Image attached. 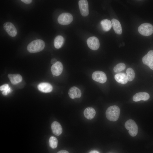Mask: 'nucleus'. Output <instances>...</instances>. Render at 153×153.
Here are the masks:
<instances>
[{
  "label": "nucleus",
  "instance_id": "obj_1",
  "mask_svg": "<svg viewBox=\"0 0 153 153\" xmlns=\"http://www.w3.org/2000/svg\"><path fill=\"white\" fill-rule=\"evenodd\" d=\"M45 45V43L43 40L37 39L30 42L27 46V49L31 53L38 52L43 50Z\"/></svg>",
  "mask_w": 153,
  "mask_h": 153
},
{
  "label": "nucleus",
  "instance_id": "obj_2",
  "mask_svg": "<svg viewBox=\"0 0 153 153\" xmlns=\"http://www.w3.org/2000/svg\"><path fill=\"white\" fill-rule=\"evenodd\" d=\"M120 113L119 107L116 105L110 106L106 111V115L107 119L112 121H115L118 119Z\"/></svg>",
  "mask_w": 153,
  "mask_h": 153
},
{
  "label": "nucleus",
  "instance_id": "obj_3",
  "mask_svg": "<svg viewBox=\"0 0 153 153\" xmlns=\"http://www.w3.org/2000/svg\"><path fill=\"white\" fill-rule=\"evenodd\" d=\"M138 31L143 36H150L153 33V26L149 23H143L139 27Z\"/></svg>",
  "mask_w": 153,
  "mask_h": 153
},
{
  "label": "nucleus",
  "instance_id": "obj_4",
  "mask_svg": "<svg viewBox=\"0 0 153 153\" xmlns=\"http://www.w3.org/2000/svg\"><path fill=\"white\" fill-rule=\"evenodd\" d=\"M125 126L126 129L129 130V134L131 136L134 137L137 135L138 126L134 120L131 119L128 120L126 122Z\"/></svg>",
  "mask_w": 153,
  "mask_h": 153
},
{
  "label": "nucleus",
  "instance_id": "obj_5",
  "mask_svg": "<svg viewBox=\"0 0 153 153\" xmlns=\"http://www.w3.org/2000/svg\"><path fill=\"white\" fill-rule=\"evenodd\" d=\"M73 19V17L71 14L69 13H63L59 16L58 21L60 24L65 25L70 24Z\"/></svg>",
  "mask_w": 153,
  "mask_h": 153
},
{
  "label": "nucleus",
  "instance_id": "obj_6",
  "mask_svg": "<svg viewBox=\"0 0 153 153\" xmlns=\"http://www.w3.org/2000/svg\"><path fill=\"white\" fill-rule=\"evenodd\" d=\"M92 77L94 81L101 83H104L107 80L106 74L101 71L94 72L92 74Z\"/></svg>",
  "mask_w": 153,
  "mask_h": 153
},
{
  "label": "nucleus",
  "instance_id": "obj_7",
  "mask_svg": "<svg viewBox=\"0 0 153 153\" xmlns=\"http://www.w3.org/2000/svg\"><path fill=\"white\" fill-rule=\"evenodd\" d=\"M3 27L5 30L10 36L13 37L17 35V30L12 23L10 22H6L4 24Z\"/></svg>",
  "mask_w": 153,
  "mask_h": 153
},
{
  "label": "nucleus",
  "instance_id": "obj_8",
  "mask_svg": "<svg viewBox=\"0 0 153 153\" xmlns=\"http://www.w3.org/2000/svg\"><path fill=\"white\" fill-rule=\"evenodd\" d=\"M143 63L153 70V50H150L142 59Z\"/></svg>",
  "mask_w": 153,
  "mask_h": 153
},
{
  "label": "nucleus",
  "instance_id": "obj_9",
  "mask_svg": "<svg viewBox=\"0 0 153 153\" xmlns=\"http://www.w3.org/2000/svg\"><path fill=\"white\" fill-rule=\"evenodd\" d=\"M87 43L88 47L93 50H97L100 46L99 39L95 37L89 38L87 40Z\"/></svg>",
  "mask_w": 153,
  "mask_h": 153
},
{
  "label": "nucleus",
  "instance_id": "obj_10",
  "mask_svg": "<svg viewBox=\"0 0 153 153\" xmlns=\"http://www.w3.org/2000/svg\"><path fill=\"white\" fill-rule=\"evenodd\" d=\"M78 5L80 14L84 16H87L89 14L88 5L87 1L80 0L78 2Z\"/></svg>",
  "mask_w": 153,
  "mask_h": 153
},
{
  "label": "nucleus",
  "instance_id": "obj_11",
  "mask_svg": "<svg viewBox=\"0 0 153 153\" xmlns=\"http://www.w3.org/2000/svg\"><path fill=\"white\" fill-rule=\"evenodd\" d=\"M63 69L61 63L57 61L55 63L53 64L51 67V71L53 75L56 76L60 75L62 73Z\"/></svg>",
  "mask_w": 153,
  "mask_h": 153
},
{
  "label": "nucleus",
  "instance_id": "obj_12",
  "mask_svg": "<svg viewBox=\"0 0 153 153\" xmlns=\"http://www.w3.org/2000/svg\"><path fill=\"white\" fill-rule=\"evenodd\" d=\"M150 98L149 94L146 92H140L136 93L133 97V99L135 102L141 100L147 101Z\"/></svg>",
  "mask_w": 153,
  "mask_h": 153
},
{
  "label": "nucleus",
  "instance_id": "obj_13",
  "mask_svg": "<svg viewBox=\"0 0 153 153\" xmlns=\"http://www.w3.org/2000/svg\"><path fill=\"white\" fill-rule=\"evenodd\" d=\"M69 97L72 99L79 98L81 96L80 90L77 87L73 86L70 88L68 92Z\"/></svg>",
  "mask_w": 153,
  "mask_h": 153
},
{
  "label": "nucleus",
  "instance_id": "obj_14",
  "mask_svg": "<svg viewBox=\"0 0 153 153\" xmlns=\"http://www.w3.org/2000/svg\"><path fill=\"white\" fill-rule=\"evenodd\" d=\"M38 89L40 91L44 93H49L52 91L53 87L51 85L46 82L40 83L37 86Z\"/></svg>",
  "mask_w": 153,
  "mask_h": 153
},
{
  "label": "nucleus",
  "instance_id": "obj_15",
  "mask_svg": "<svg viewBox=\"0 0 153 153\" xmlns=\"http://www.w3.org/2000/svg\"><path fill=\"white\" fill-rule=\"evenodd\" d=\"M51 128L53 133L55 135L59 136L62 132V128L60 124L58 122L54 121L52 123Z\"/></svg>",
  "mask_w": 153,
  "mask_h": 153
},
{
  "label": "nucleus",
  "instance_id": "obj_16",
  "mask_svg": "<svg viewBox=\"0 0 153 153\" xmlns=\"http://www.w3.org/2000/svg\"><path fill=\"white\" fill-rule=\"evenodd\" d=\"M112 26L115 33L117 34H121L122 32L121 25L117 20L112 19L111 20Z\"/></svg>",
  "mask_w": 153,
  "mask_h": 153
},
{
  "label": "nucleus",
  "instance_id": "obj_17",
  "mask_svg": "<svg viewBox=\"0 0 153 153\" xmlns=\"http://www.w3.org/2000/svg\"><path fill=\"white\" fill-rule=\"evenodd\" d=\"M96 114L95 110L92 107H88L86 108L84 111V116L88 120L93 118Z\"/></svg>",
  "mask_w": 153,
  "mask_h": 153
},
{
  "label": "nucleus",
  "instance_id": "obj_18",
  "mask_svg": "<svg viewBox=\"0 0 153 153\" xmlns=\"http://www.w3.org/2000/svg\"><path fill=\"white\" fill-rule=\"evenodd\" d=\"M8 77L11 82L14 85L22 81V76L18 74H9Z\"/></svg>",
  "mask_w": 153,
  "mask_h": 153
},
{
  "label": "nucleus",
  "instance_id": "obj_19",
  "mask_svg": "<svg viewBox=\"0 0 153 153\" xmlns=\"http://www.w3.org/2000/svg\"><path fill=\"white\" fill-rule=\"evenodd\" d=\"M114 78L117 82L122 84H126L128 81L127 75L124 73H119L116 74Z\"/></svg>",
  "mask_w": 153,
  "mask_h": 153
},
{
  "label": "nucleus",
  "instance_id": "obj_20",
  "mask_svg": "<svg viewBox=\"0 0 153 153\" xmlns=\"http://www.w3.org/2000/svg\"><path fill=\"white\" fill-rule=\"evenodd\" d=\"M100 23L103 30L105 31H109L112 27L111 22L108 19H103L101 21Z\"/></svg>",
  "mask_w": 153,
  "mask_h": 153
},
{
  "label": "nucleus",
  "instance_id": "obj_21",
  "mask_svg": "<svg viewBox=\"0 0 153 153\" xmlns=\"http://www.w3.org/2000/svg\"><path fill=\"white\" fill-rule=\"evenodd\" d=\"M64 39L61 35L57 36L54 41V45L55 48L59 49L63 45L64 42Z\"/></svg>",
  "mask_w": 153,
  "mask_h": 153
},
{
  "label": "nucleus",
  "instance_id": "obj_22",
  "mask_svg": "<svg viewBox=\"0 0 153 153\" xmlns=\"http://www.w3.org/2000/svg\"><path fill=\"white\" fill-rule=\"evenodd\" d=\"M126 73L128 81H131L134 79L135 74L133 69L131 68H128L126 70Z\"/></svg>",
  "mask_w": 153,
  "mask_h": 153
},
{
  "label": "nucleus",
  "instance_id": "obj_23",
  "mask_svg": "<svg viewBox=\"0 0 153 153\" xmlns=\"http://www.w3.org/2000/svg\"><path fill=\"white\" fill-rule=\"evenodd\" d=\"M49 144L50 147L52 148L57 147L58 144V140L54 137L51 136L49 139Z\"/></svg>",
  "mask_w": 153,
  "mask_h": 153
},
{
  "label": "nucleus",
  "instance_id": "obj_24",
  "mask_svg": "<svg viewBox=\"0 0 153 153\" xmlns=\"http://www.w3.org/2000/svg\"><path fill=\"white\" fill-rule=\"evenodd\" d=\"M126 68V65L123 63H120L116 65L114 68V71L115 73H119L124 70Z\"/></svg>",
  "mask_w": 153,
  "mask_h": 153
},
{
  "label": "nucleus",
  "instance_id": "obj_25",
  "mask_svg": "<svg viewBox=\"0 0 153 153\" xmlns=\"http://www.w3.org/2000/svg\"><path fill=\"white\" fill-rule=\"evenodd\" d=\"M9 87V85L7 84H4L0 87V90L1 91H4L7 89Z\"/></svg>",
  "mask_w": 153,
  "mask_h": 153
},
{
  "label": "nucleus",
  "instance_id": "obj_26",
  "mask_svg": "<svg viewBox=\"0 0 153 153\" xmlns=\"http://www.w3.org/2000/svg\"><path fill=\"white\" fill-rule=\"evenodd\" d=\"M11 89L10 87L8 89L5 90V91H3L2 94L4 95H7L8 93H10L11 91Z\"/></svg>",
  "mask_w": 153,
  "mask_h": 153
},
{
  "label": "nucleus",
  "instance_id": "obj_27",
  "mask_svg": "<svg viewBox=\"0 0 153 153\" xmlns=\"http://www.w3.org/2000/svg\"><path fill=\"white\" fill-rule=\"evenodd\" d=\"M21 1L26 4H30L32 2V0H21Z\"/></svg>",
  "mask_w": 153,
  "mask_h": 153
},
{
  "label": "nucleus",
  "instance_id": "obj_28",
  "mask_svg": "<svg viewBox=\"0 0 153 153\" xmlns=\"http://www.w3.org/2000/svg\"><path fill=\"white\" fill-rule=\"evenodd\" d=\"M57 62V60L55 58H53L51 61V63L53 65L55 63Z\"/></svg>",
  "mask_w": 153,
  "mask_h": 153
},
{
  "label": "nucleus",
  "instance_id": "obj_29",
  "mask_svg": "<svg viewBox=\"0 0 153 153\" xmlns=\"http://www.w3.org/2000/svg\"><path fill=\"white\" fill-rule=\"evenodd\" d=\"M57 153H69V152L65 150H61L58 152Z\"/></svg>",
  "mask_w": 153,
  "mask_h": 153
},
{
  "label": "nucleus",
  "instance_id": "obj_30",
  "mask_svg": "<svg viewBox=\"0 0 153 153\" xmlns=\"http://www.w3.org/2000/svg\"><path fill=\"white\" fill-rule=\"evenodd\" d=\"M89 153H100L98 151L96 150H93L90 151Z\"/></svg>",
  "mask_w": 153,
  "mask_h": 153
}]
</instances>
